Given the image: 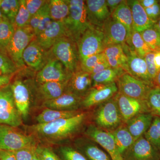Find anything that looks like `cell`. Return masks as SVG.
<instances>
[{
    "instance_id": "obj_59",
    "label": "cell",
    "mask_w": 160,
    "mask_h": 160,
    "mask_svg": "<svg viewBox=\"0 0 160 160\" xmlns=\"http://www.w3.org/2000/svg\"><path fill=\"white\" fill-rule=\"evenodd\" d=\"M5 16L3 15L2 13V11H1V9H0V21L3 19L5 18Z\"/></svg>"
},
{
    "instance_id": "obj_43",
    "label": "cell",
    "mask_w": 160,
    "mask_h": 160,
    "mask_svg": "<svg viewBox=\"0 0 160 160\" xmlns=\"http://www.w3.org/2000/svg\"><path fill=\"white\" fill-rule=\"evenodd\" d=\"M49 1H47L44 5V10L42 16L40 20L38 27L35 32V36L38 35L47 28L52 22L50 17L49 9Z\"/></svg>"
},
{
    "instance_id": "obj_33",
    "label": "cell",
    "mask_w": 160,
    "mask_h": 160,
    "mask_svg": "<svg viewBox=\"0 0 160 160\" xmlns=\"http://www.w3.org/2000/svg\"><path fill=\"white\" fill-rule=\"evenodd\" d=\"M14 25L5 18L0 21V51L6 53L7 47L14 35Z\"/></svg>"
},
{
    "instance_id": "obj_46",
    "label": "cell",
    "mask_w": 160,
    "mask_h": 160,
    "mask_svg": "<svg viewBox=\"0 0 160 160\" xmlns=\"http://www.w3.org/2000/svg\"><path fill=\"white\" fill-rule=\"evenodd\" d=\"M36 146L27 147L13 151L17 160H32Z\"/></svg>"
},
{
    "instance_id": "obj_50",
    "label": "cell",
    "mask_w": 160,
    "mask_h": 160,
    "mask_svg": "<svg viewBox=\"0 0 160 160\" xmlns=\"http://www.w3.org/2000/svg\"><path fill=\"white\" fill-rule=\"evenodd\" d=\"M110 67L109 64L107 62V61L102 62L99 63L96 66H95L90 72H89L91 75L96 74V73H98L100 72L103 71L107 68H109Z\"/></svg>"
},
{
    "instance_id": "obj_49",
    "label": "cell",
    "mask_w": 160,
    "mask_h": 160,
    "mask_svg": "<svg viewBox=\"0 0 160 160\" xmlns=\"http://www.w3.org/2000/svg\"><path fill=\"white\" fill-rule=\"evenodd\" d=\"M44 5L36 13H35L34 15L32 17L31 19H30L29 25L34 31V33L37 29L38 27L40 20H41V18H42V16L44 10Z\"/></svg>"
},
{
    "instance_id": "obj_47",
    "label": "cell",
    "mask_w": 160,
    "mask_h": 160,
    "mask_svg": "<svg viewBox=\"0 0 160 160\" xmlns=\"http://www.w3.org/2000/svg\"><path fill=\"white\" fill-rule=\"evenodd\" d=\"M46 2L47 1L45 0H26V8L31 18L40 10Z\"/></svg>"
},
{
    "instance_id": "obj_37",
    "label": "cell",
    "mask_w": 160,
    "mask_h": 160,
    "mask_svg": "<svg viewBox=\"0 0 160 160\" xmlns=\"http://www.w3.org/2000/svg\"><path fill=\"white\" fill-rule=\"evenodd\" d=\"M132 46L140 57L144 58L147 53L152 51L143 40L140 32L133 30L131 36Z\"/></svg>"
},
{
    "instance_id": "obj_31",
    "label": "cell",
    "mask_w": 160,
    "mask_h": 160,
    "mask_svg": "<svg viewBox=\"0 0 160 160\" xmlns=\"http://www.w3.org/2000/svg\"><path fill=\"white\" fill-rule=\"evenodd\" d=\"M78 110L62 111L46 108L36 118L37 124H46L62 119L68 118L80 113Z\"/></svg>"
},
{
    "instance_id": "obj_58",
    "label": "cell",
    "mask_w": 160,
    "mask_h": 160,
    "mask_svg": "<svg viewBox=\"0 0 160 160\" xmlns=\"http://www.w3.org/2000/svg\"><path fill=\"white\" fill-rule=\"evenodd\" d=\"M32 160H41L39 158L38 156V155L37 154L36 152V149L34 155H33V157L32 158Z\"/></svg>"
},
{
    "instance_id": "obj_14",
    "label": "cell",
    "mask_w": 160,
    "mask_h": 160,
    "mask_svg": "<svg viewBox=\"0 0 160 160\" xmlns=\"http://www.w3.org/2000/svg\"><path fill=\"white\" fill-rule=\"evenodd\" d=\"M123 157L125 160H160V152L142 136L135 141Z\"/></svg>"
},
{
    "instance_id": "obj_7",
    "label": "cell",
    "mask_w": 160,
    "mask_h": 160,
    "mask_svg": "<svg viewBox=\"0 0 160 160\" xmlns=\"http://www.w3.org/2000/svg\"><path fill=\"white\" fill-rule=\"evenodd\" d=\"M77 44L81 61L103 52L105 46L102 29L92 26L83 33Z\"/></svg>"
},
{
    "instance_id": "obj_28",
    "label": "cell",
    "mask_w": 160,
    "mask_h": 160,
    "mask_svg": "<svg viewBox=\"0 0 160 160\" xmlns=\"http://www.w3.org/2000/svg\"><path fill=\"white\" fill-rule=\"evenodd\" d=\"M111 17L119 22L126 28L127 32L126 44L132 48L131 43V34L133 31L132 15L131 9L127 4V1H123L122 2L112 13Z\"/></svg>"
},
{
    "instance_id": "obj_53",
    "label": "cell",
    "mask_w": 160,
    "mask_h": 160,
    "mask_svg": "<svg viewBox=\"0 0 160 160\" xmlns=\"http://www.w3.org/2000/svg\"><path fill=\"white\" fill-rule=\"evenodd\" d=\"M12 75L0 76V88L5 87L10 82Z\"/></svg>"
},
{
    "instance_id": "obj_17",
    "label": "cell",
    "mask_w": 160,
    "mask_h": 160,
    "mask_svg": "<svg viewBox=\"0 0 160 160\" xmlns=\"http://www.w3.org/2000/svg\"><path fill=\"white\" fill-rule=\"evenodd\" d=\"M10 86L18 111L22 119H26L29 115L31 102L29 86L21 79L15 80Z\"/></svg>"
},
{
    "instance_id": "obj_27",
    "label": "cell",
    "mask_w": 160,
    "mask_h": 160,
    "mask_svg": "<svg viewBox=\"0 0 160 160\" xmlns=\"http://www.w3.org/2000/svg\"><path fill=\"white\" fill-rule=\"evenodd\" d=\"M103 52L110 67L122 68L126 72L128 58L124 51L123 45H115L107 46Z\"/></svg>"
},
{
    "instance_id": "obj_51",
    "label": "cell",
    "mask_w": 160,
    "mask_h": 160,
    "mask_svg": "<svg viewBox=\"0 0 160 160\" xmlns=\"http://www.w3.org/2000/svg\"><path fill=\"white\" fill-rule=\"evenodd\" d=\"M0 160H17V159L13 151L1 150Z\"/></svg>"
},
{
    "instance_id": "obj_11",
    "label": "cell",
    "mask_w": 160,
    "mask_h": 160,
    "mask_svg": "<svg viewBox=\"0 0 160 160\" xmlns=\"http://www.w3.org/2000/svg\"><path fill=\"white\" fill-rule=\"evenodd\" d=\"M87 137L98 144L109 154L111 160H125L118 150L110 132L106 131L94 125H89L85 130Z\"/></svg>"
},
{
    "instance_id": "obj_61",
    "label": "cell",
    "mask_w": 160,
    "mask_h": 160,
    "mask_svg": "<svg viewBox=\"0 0 160 160\" xmlns=\"http://www.w3.org/2000/svg\"><path fill=\"white\" fill-rule=\"evenodd\" d=\"M1 150H2V149H0V151H1Z\"/></svg>"
},
{
    "instance_id": "obj_21",
    "label": "cell",
    "mask_w": 160,
    "mask_h": 160,
    "mask_svg": "<svg viewBox=\"0 0 160 160\" xmlns=\"http://www.w3.org/2000/svg\"><path fill=\"white\" fill-rule=\"evenodd\" d=\"M66 36L62 22L52 21L42 32L36 36L35 39L38 43L46 50H49L58 39Z\"/></svg>"
},
{
    "instance_id": "obj_30",
    "label": "cell",
    "mask_w": 160,
    "mask_h": 160,
    "mask_svg": "<svg viewBox=\"0 0 160 160\" xmlns=\"http://www.w3.org/2000/svg\"><path fill=\"white\" fill-rule=\"evenodd\" d=\"M125 72L122 68L109 67L98 73L91 75L92 87L116 82L119 77Z\"/></svg>"
},
{
    "instance_id": "obj_4",
    "label": "cell",
    "mask_w": 160,
    "mask_h": 160,
    "mask_svg": "<svg viewBox=\"0 0 160 160\" xmlns=\"http://www.w3.org/2000/svg\"><path fill=\"white\" fill-rule=\"evenodd\" d=\"M96 126L108 132H112L122 125L123 122L114 97L98 105L94 112Z\"/></svg>"
},
{
    "instance_id": "obj_42",
    "label": "cell",
    "mask_w": 160,
    "mask_h": 160,
    "mask_svg": "<svg viewBox=\"0 0 160 160\" xmlns=\"http://www.w3.org/2000/svg\"><path fill=\"white\" fill-rule=\"evenodd\" d=\"M59 152L62 160H88L77 149L68 146L60 147Z\"/></svg>"
},
{
    "instance_id": "obj_57",
    "label": "cell",
    "mask_w": 160,
    "mask_h": 160,
    "mask_svg": "<svg viewBox=\"0 0 160 160\" xmlns=\"http://www.w3.org/2000/svg\"><path fill=\"white\" fill-rule=\"evenodd\" d=\"M153 27L160 33V18L155 23Z\"/></svg>"
},
{
    "instance_id": "obj_36",
    "label": "cell",
    "mask_w": 160,
    "mask_h": 160,
    "mask_svg": "<svg viewBox=\"0 0 160 160\" xmlns=\"http://www.w3.org/2000/svg\"><path fill=\"white\" fill-rule=\"evenodd\" d=\"M143 40L154 52L160 51V33L153 27L140 32Z\"/></svg>"
},
{
    "instance_id": "obj_12",
    "label": "cell",
    "mask_w": 160,
    "mask_h": 160,
    "mask_svg": "<svg viewBox=\"0 0 160 160\" xmlns=\"http://www.w3.org/2000/svg\"><path fill=\"white\" fill-rule=\"evenodd\" d=\"M124 122L141 113L150 112L146 101L132 98L118 93L114 96Z\"/></svg>"
},
{
    "instance_id": "obj_45",
    "label": "cell",
    "mask_w": 160,
    "mask_h": 160,
    "mask_svg": "<svg viewBox=\"0 0 160 160\" xmlns=\"http://www.w3.org/2000/svg\"><path fill=\"white\" fill-rule=\"evenodd\" d=\"M154 56L155 52L152 51L147 53L144 57L149 77L153 82L158 73L155 64Z\"/></svg>"
},
{
    "instance_id": "obj_15",
    "label": "cell",
    "mask_w": 160,
    "mask_h": 160,
    "mask_svg": "<svg viewBox=\"0 0 160 160\" xmlns=\"http://www.w3.org/2000/svg\"><path fill=\"white\" fill-rule=\"evenodd\" d=\"M123 46L128 58L126 72L138 79L153 84L149 77L144 58L140 57L134 49L127 44H124Z\"/></svg>"
},
{
    "instance_id": "obj_29",
    "label": "cell",
    "mask_w": 160,
    "mask_h": 160,
    "mask_svg": "<svg viewBox=\"0 0 160 160\" xmlns=\"http://www.w3.org/2000/svg\"><path fill=\"white\" fill-rule=\"evenodd\" d=\"M111 132L118 150L122 156L131 147L135 140L126 126L121 125Z\"/></svg>"
},
{
    "instance_id": "obj_38",
    "label": "cell",
    "mask_w": 160,
    "mask_h": 160,
    "mask_svg": "<svg viewBox=\"0 0 160 160\" xmlns=\"http://www.w3.org/2000/svg\"><path fill=\"white\" fill-rule=\"evenodd\" d=\"M150 113L160 117V89L155 87L149 92L146 100Z\"/></svg>"
},
{
    "instance_id": "obj_35",
    "label": "cell",
    "mask_w": 160,
    "mask_h": 160,
    "mask_svg": "<svg viewBox=\"0 0 160 160\" xmlns=\"http://www.w3.org/2000/svg\"><path fill=\"white\" fill-rule=\"evenodd\" d=\"M20 6V0H2L1 9L3 15L14 25Z\"/></svg>"
},
{
    "instance_id": "obj_16",
    "label": "cell",
    "mask_w": 160,
    "mask_h": 160,
    "mask_svg": "<svg viewBox=\"0 0 160 160\" xmlns=\"http://www.w3.org/2000/svg\"><path fill=\"white\" fill-rule=\"evenodd\" d=\"M118 92L116 82L92 87L88 94L83 98L82 106L89 108L98 106L113 98Z\"/></svg>"
},
{
    "instance_id": "obj_24",
    "label": "cell",
    "mask_w": 160,
    "mask_h": 160,
    "mask_svg": "<svg viewBox=\"0 0 160 160\" xmlns=\"http://www.w3.org/2000/svg\"><path fill=\"white\" fill-rule=\"evenodd\" d=\"M127 2L131 10L133 30L141 32L153 27L155 22L149 18L139 1L132 0Z\"/></svg>"
},
{
    "instance_id": "obj_32",
    "label": "cell",
    "mask_w": 160,
    "mask_h": 160,
    "mask_svg": "<svg viewBox=\"0 0 160 160\" xmlns=\"http://www.w3.org/2000/svg\"><path fill=\"white\" fill-rule=\"evenodd\" d=\"M49 13L52 21L63 22L69 12V0H51L49 2Z\"/></svg>"
},
{
    "instance_id": "obj_26",
    "label": "cell",
    "mask_w": 160,
    "mask_h": 160,
    "mask_svg": "<svg viewBox=\"0 0 160 160\" xmlns=\"http://www.w3.org/2000/svg\"><path fill=\"white\" fill-rule=\"evenodd\" d=\"M68 82H51L38 84L37 93L44 102L55 99L66 92Z\"/></svg>"
},
{
    "instance_id": "obj_3",
    "label": "cell",
    "mask_w": 160,
    "mask_h": 160,
    "mask_svg": "<svg viewBox=\"0 0 160 160\" xmlns=\"http://www.w3.org/2000/svg\"><path fill=\"white\" fill-rule=\"evenodd\" d=\"M49 51L71 73L80 69L81 60L77 44L66 36L58 39Z\"/></svg>"
},
{
    "instance_id": "obj_9",
    "label": "cell",
    "mask_w": 160,
    "mask_h": 160,
    "mask_svg": "<svg viewBox=\"0 0 160 160\" xmlns=\"http://www.w3.org/2000/svg\"><path fill=\"white\" fill-rule=\"evenodd\" d=\"M21 117L15 104L10 85L0 89V124L16 127L22 124Z\"/></svg>"
},
{
    "instance_id": "obj_1",
    "label": "cell",
    "mask_w": 160,
    "mask_h": 160,
    "mask_svg": "<svg viewBox=\"0 0 160 160\" xmlns=\"http://www.w3.org/2000/svg\"><path fill=\"white\" fill-rule=\"evenodd\" d=\"M86 114L80 112L73 117L57 120L46 124H37L30 130L38 138L50 143L67 139L78 132L83 126Z\"/></svg>"
},
{
    "instance_id": "obj_34",
    "label": "cell",
    "mask_w": 160,
    "mask_h": 160,
    "mask_svg": "<svg viewBox=\"0 0 160 160\" xmlns=\"http://www.w3.org/2000/svg\"><path fill=\"white\" fill-rule=\"evenodd\" d=\"M144 137L155 149L160 152V117H153L150 127Z\"/></svg>"
},
{
    "instance_id": "obj_19",
    "label": "cell",
    "mask_w": 160,
    "mask_h": 160,
    "mask_svg": "<svg viewBox=\"0 0 160 160\" xmlns=\"http://www.w3.org/2000/svg\"><path fill=\"white\" fill-rule=\"evenodd\" d=\"M102 31L105 48L112 45L126 44L127 32L126 28L111 17L104 23Z\"/></svg>"
},
{
    "instance_id": "obj_22",
    "label": "cell",
    "mask_w": 160,
    "mask_h": 160,
    "mask_svg": "<svg viewBox=\"0 0 160 160\" xmlns=\"http://www.w3.org/2000/svg\"><path fill=\"white\" fill-rule=\"evenodd\" d=\"M77 149L88 160H111L108 153L98 144L89 138H80L75 141Z\"/></svg>"
},
{
    "instance_id": "obj_6",
    "label": "cell",
    "mask_w": 160,
    "mask_h": 160,
    "mask_svg": "<svg viewBox=\"0 0 160 160\" xmlns=\"http://www.w3.org/2000/svg\"><path fill=\"white\" fill-rule=\"evenodd\" d=\"M36 146L34 137L24 134L14 127L0 124V149L15 151Z\"/></svg>"
},
{
    "instance_id": "obj_52",
    "label": "cell",
    "mask_w": 160,
    "mask_h": 160,
    "mask_svg": "<svg viewBox=\"0 0 160 160\" xmlns=\"http://www.w3.org/2000/svg\"><path fill=\"white\" fill-rule=\"evenodd\" d=\"M123 2L122 0H107L106 1V4L111 14Z\"/></svg>"
},
{
    "instance_id": "obj_44",
    "label": "cell",
    "mask_w": 160,
    "mask_h": 160,
    "mask_svg": "<svg viewBox=\"0 0 160 160\" xmlns=\"http://www.w3.org/2000/svg\"><path fill=\"white\" fill-rule=\"evenodd\" d=\"M36 152L41 160H60L54 152L45 146H37Z\"/></svg>"
},
{
    "instance_id": "obj_10",
    "label": "cell",
    "mask_w": 160,
    "mask_h": 160,
    "mask_svg": "<svg viewBox=\"0 0 160 160\" xmlns=\"http://www.w3.org/2000/svg\"><path fill=\"white\" fill-rule=\"evenodd\" d=\"M72 74V73L68 71L63 64L51 53V56L46 65L37 73L36 82L38 84L47 82H67Z\"/></svg>"
},
{
    "instance_id": "obj_18",
    "label": "cell",
    "mask_w": 160,
    "mask_h": 160,
    "mask_svg": "<svg viewBox=\"0 0 160 160\" xmlns=\"http://www.w3.org/2000/svg\"><path fill=\"white\" fill-rule=\"evenodd\" d=\"M87 18L92 26L102 29L104 23L111 14L105 0L86 1Z\"/></svg>"
},
{
    "instance_id": "obj_8",
    "label": "cell",
    "mask_w": 160,
    "mask_h": 160,
    "mask_svg": "<svg viewBox=\"0 0 160 160\" xmlns=\"http://www.w3.org/2000/svg\"><path fill=\"white\" fill-rule=\"evenodd\" d=\"M118 92L136 99L146 101L149 92L154 85L132 76L125 72L116 82Z\"/></svg>"
},
{
    "instance_id": "obj_2",
    "label": "cell",
    "mask_w": 160,
    "mask_h": 160,
    "mask_svg": "<svg viewBox=\"0 0 160 160\" xmlns=\"http://www.w3.org/2000/svg\"><path fill=\"white\" fill-rule=\"evenodd\" d=\"M69 12L63 21L66 36L77 43L83 33L92 26L88 21L86 1L69 0Z\"/></svg>"
},
{
    "instance_id": "obj_56",
    "label": "cell",
    "mask_w": 160,
    "mask_h": 160,
    "mask_svg": "<svg viewBox=\"0 0 160 160\" xmlns=\"http://www.w3.org/2000/svg\"><path fill=\"white\" fill-rule=\"evenodd\" d=\"M153 82L154 86H154L160 89V69L158 72Z\"/></svg>"
},
{
    "instance_id": "obj_40",
    "label": "cell",
    "mask_w": 160,
    "mask_h": 160,
    "mask_svg": "<svg viewBox=\"0 0 160 160\" xmlns=\"http://www.w3.org/2000/svg\"><path fill=\"white\" fill-rule=\"evenodd\" d=\"M18 69L8 55L0 51V76L13 75Z\"/></svg>"
},
{
    "instance_id": "obj_13",
    "label": "cell",
    "mask_w": 160,
    "mask_h": 160,
    "mask_svg": "<svg viewBox=\"0 0 160 160\" xmlns=\"http://www.w3.org/2000/svg\"><path fill=\"white\" fill-rule=\"evenodd\" d=\"M50 56L49 50L43 48L34 38L24 50L22 58L26 65L38 72L46 65Z\"/></svg>"
},
{
    "instance_id": "obj_55",
    "label": "cell",
    "mask_w": 160,
    "mask_h": 160,
    "mask_svg": "<svg viewBox=\"0 0 160 160\" xmlns=\"http://www.w3.org/2000/svg\"><path fill=\"white\" fill-rule=\"evenodd\" d=\"M154 62L158 72L160 69V51L155 52Z\"/></svg>"
},
{
    "instance_id": "obj_54",
    "label": "cell",
    "mask_w": 160,
    "mask_h": 160,
    "mask_svg": "<svg viewBox=\"0 0 160 160\" xmlns=\"http://www.w3.org/2000/svg\"><path fill=\"white\" fill-rule=\"evenodd\" d=\"M139 2L144 9H146L157 4L159 1L157 0H139Z\"/></svg>"
},
{
    "instance_id": "obj_60",
    "label": "cell",
    "mask_w": 160,
    "mask_h": 160,
    "mask_svg": "<svg viewBox=\"0 0 160 160\" xmlns=\"http://www.w3.org/2000/svg\"><path fill=\"white\" fill-rule=\"evenodd\" d=\"M2 0H0V8H1V4H2Z\"/></svg>"
},
{
    "instance_id": "obj_48",
    "label": "cell",
    "mask_w": 160,
    "mask_h": 160,
    "mask_svg": "<svg viewBox=\"0 0 160 160\" xmlns=\"http://www.w3.org/2000/svg\"><path fill=\"white\" fill-rule=\"evenodd\" d=\"M146 14L148 15L149 18L154 22H156L160 18V2L154 5L145 9Z\"/></svg>"
},
{
    "instance_id": "obj_41",
    "label": "cell",
    "mask_w": 160,
    "mask_h": 160,
    "mask_svg": "<svg viewBox=\"0 0 160 160\" xmlns=\"http://www.w3.org/2000/svg\"><path fill=\"white\" fill-rule=\"evenodd\" d=\"M106 61L103 52L91 56L81 61L80 69L89 73L92 69L98 64Z\"/></svg>"
},
{
    "instance_id": "obj_23",
    "label": "cell",
    "mask_w": 160,
    "mask_h": 160,
    "mask_svg": "<svg viewBox=\"0 0 160 160\" xmlns=\"http://www.w3.org/2000/svg\"><path fill=\"white\" fill-rule=\"evenodd\" d=\"M82 98L73 93L66 92L55 99L44 102L43 106L48 109L62 111H75L78 110L80 106H82Z\"/></svg>"
},
{
    "instance_id": "obj_25",
    "label": "cell",
    "mask_w": 160,
    "mask_h": 160,
    "mask_svg": "<svg viewBox=\"0 0 160 160\" xmlns=\"http://www.w3.org/2000/svg\"><path fill=\"white\" fill-rule=\"evenodd\" d=\"M153 117L150 112L141 113L126 123V127L135 141L144 135L150 127Z\"/></svg>"
},
{
    "instance_id": "obj_39",
    "label": "cell",
    "mask_w": 160,
    "mask_h": 160,
    "mask_svg": "<svg viewBox=\"0 0 160 160\" xmlns=\"http://www.w3.org/2000/svg\"><path fill=\"white\" fill-rule=\"evenodd\" d=\"M31 18L26 8V0H20L19 9L15 20V28H23L29 26Z\"/></svg>"
},
{
    "instance_id": "obj_20",
    "label": "cell",
    "mask_w": 160,
    "mask_h": 160,
    "mask_svg": "<svg viewBox=\"0 0 160 160\" xmlns=\"http://www.w3.org/2000/svg\"><path fill=\"white\" fill-rule=\"evenodd\" d=\"M92 87L91 74L79 69L72 74L68 81L66 92L73 93L83 98Z\"/></svg>"
},
{
    "instance_id": "obj_5",
    "label": "cell",
    "mask_w": 160,
    "mask_h": 160,
    "mask_svg": "<svg viewBox=\"0 0 160 160\" xmlns=\"http://www.w3.org/2000/svg\"><path fill=\"white\" fill-rule=\"evenodd\" d=\"M35 37L30 25L15 29L14 35L6 50V53L18 69L24 67L23 53L30 42Z\"/></svg>"
}]
</instances>
